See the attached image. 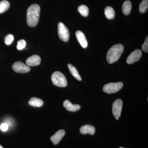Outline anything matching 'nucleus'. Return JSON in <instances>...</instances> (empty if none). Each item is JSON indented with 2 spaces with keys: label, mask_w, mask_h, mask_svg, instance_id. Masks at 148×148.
<instances>
[{
  "label": "nucleus",
  "mask_w": 148,
  "mask_h": 148,
  "mask_svg": "<svg viewBox=\"0 0 148 148\" xmlns=\"http://www.w3.org/2000/svg\"><path fill=\"white\" fill-rule=\"evenodd\" d=\"M14 40V37L13 35L9 34L5 38V43L6 45H10L13 41Z\"/></svg>",
  "instance_id": "412c9836"
},
{
  "label": "nucleus",
  "mask_w": 148,
  "mask_h": 148,
  "mask_svg": "<svg viewBox=\"0 0 148 148\" xmlns=\"http://www.w3.org/2000/svg\"><path fill=\"white\" fill-rule=\"evenodd\" d=\"M123 84L121 82L110 83L104 86L103 90L106 93H115L119 91L122 88Z\"/></svg>",
  "instance_id": "20e7f679"
},
{
  "label": "nucleus",
  "mask_w": 148,
  "mask_h": 148,
  "mask_svg": "<svg viewBox=\"0 0 148 148\" xmlns=\"http://www.w3.org/2000/svg\"><path fill=\"white\" fill-rule=\"evenodd\" d=\"M0 148H3V147L1 145H0Z\"/></svg>",
  "instance_id": "393cba45"
},
{
  "label": "nucleus",
  "mask_w": 148,
  "mask_h": 148,
  "mask_svg": "<svg viewBox=\"0 0 148 148\" xmlns=\"http://www.w3.org/2000/svg\"><path fill=\"white\" fill-rule=\"evenodd\" d=\"M30 106L35 107H40L43 106L44 104L43 101L40 98L33 97L31 98L29 102Z\"/></svg>",
  "instance_id": "4468645a"
},
{
  "label": "nucleus",
  "mask_w": 148,
  "mask_h": 148,
  "mask_svg": "<svg viewBox=\"0 0 148 148\" xmlns=\"http://www.w3.org/2000/svg\"><path fill=\"white\" fill-rule=\"evenodd\" d=\"M10 6V4L8 1L3 0L0 2V14L3 13L8 10Z\"/></svg>",
  "instance_id": "a211bd4d"
},
{
  "label": "nucleus",
  "mask_w": 148,
  "mask_h": 148,
  "mask_svg": "<svg viewBox=\"0 0 148 148\" xmlns=\"http://www.w3.org/2000/svg\"><path fill=\"white\" fill-rule=\"evenodd\" d=\"M119 148H123V147H120Z\"/></svg>",
  "instance_id": "a878e982"
},
{
  "label": "nucleus",
  "mask_w": 148,
  "mask_h": 148,
  "mask_svg": "<svg viewBox=\"0 0 148 148\" xmlns=\"http://www.w3.org/2000/svg\"><path fill=\"white\" fill-rule=\"evenodd\" d=\"M26 64L29 66H36L40 65L41 58L39 56L34 55L29 57L26 60Z\"/></svg>",
  "instance_id": "1a4fd4ad"
},
{
  "label": "nucleus",
  "mask_w": 148,
  "mask_h": 148,
  "mask_svg": "<svg viewBox=\"0 0 148 148\" xmlns=\"http://www.w3.org/2000/svg\"><path fill=\"white\" fill-rule=\"evenodd\" d=\"M63 105L66 110L70 112H76L81 108V107L79 105H74L72 104L70 101L68 100H66L64 101Z\"/></svg>",
  "instance_id": "f8f14e48"
},
{
  "label": "nucleus",
  "mask_w": 148,
  "mask_h": 148,
  "mask_svg": "<svg viewBox=\"0 0 148 148\" xmlns=\"http://www.w3.org/2000/svg\"><path fill=\"white\" fill-rule=\"evenodd\" d=\"M142 56V52L140 49H136L130 54L126 60L127 64H130L140 60Z\"/></svg>",
  "instance_id": "6e6552de"
},
{
  "label": "nucleus",
  "mask_w": 148,
  "mask_h": 148,
  "mask_svg": "<svg viewBox=\"0 0 148 148\" xmlns=\"http://www.w3.org/2000/svg\"><path fill=\"white\" fill-rule=\"evenodd\" d=\"M105 14L106 18L109 19H112L114 18L115 11L112 8L107 6L105 8Z\"/></svg>",
  "instance_id": "f3484780"
},
{
  "label": "nucleus",
  "mask_w": 148,
  "mask_h": 148,
  "mask_svg": "<svg viewBox=\"0 0 148 148\" xmlns=\"http://www.w3.org/2000/svg\"><path fill=\"white\" fill-rule=\"evenodd\" d=\"M132 8L131 2L126 1L123 3L122 5V12L125 15H127L130 13Z\"/></svg>",
  "instance_id": "2eb2a0df"
},
{
  "label": "nucleus",
  "mask_w": 148,
  "mask_h": 148,
  "mask_svg": "<svg viewBox=\"0 0 148 148\" xmlns=\"http://www.w3.org/2000/svg\"><path fill=\"white\" fill-rule=\"evenodd\" d=\"M142 49L145 52L148 53V37H146L145 42L142 46Z\"/></svg>",
  "instance_id": "5701e85b"
},
{
  "label": "nucleus",
  "mask_w": 148,
  "mask_h": 148,
  "mask_svg": "<svg viewBox=\"0 0 148 148\" xmlns=\"http://www.w3.org/2000/svg\"><path fill=\"white\" fill-rule=\"evenodd\" d=\"M40 8L39 5L34 4L29 7L27 11V23L29 27H35L38 23Z\"/></svg>",
  "instance_id": "f257e3e1"
},
{
  "label": "nucleus",
  "mask_w": 148,
  "mask_h": 148,
  "mask_svg": "<svg viewBox=\"0 0 148 148\" xmlns=\"http://www.w3.org/2000/svg\"><path fill=\"white\" fill-rule=\"evenodd\" d=\"M122 106L123 102L121 99H116L114 102L112 106V113L116 119L120 117Z\"/></svg>",
  "instance_id": "0eeeda50"
},
{
  "label": "nucleus",
  "mask_w": 148,
  "mask_h": 148,
  "mask_svg": "<svg viewBox=\"0 0 148 148\" xmlns=\"http://www.w3.org/2000/svg\"><path fill=\"white\" fill-rule=\"evenodd\" d=\"M78 11L84 16H87L89 13V9L85 5H81L78 8Z\"/></svg>",
  "instance_id": "6ab92c4d"
},
{
  "label": "nucleus",
  "mask_w": 148,
  "mask_h": 148,
  "mask_svg": "<svg viewBox=\"0 0 148 148\" xmlns=\"http://www.w3.org/2000/svg\"><path fill=\"white\" fill-rule=\"evenodd\" d=\"M52 83L54 85L60 87L67 86V81L66 77L61 72L56 71L53 73L51 77Z\"/></svg>",
  "instance_id": "7ed1b4c3"
},
{
  "label": "nucleus",
  "mask_w": 148,
  "mask_h": 148,
  "mask_svg": "<svg viewBox=\"0 0 148 148\" xmlns=\"http://www.w3.org/2000/svg\"><path fill=\"white\" fill-rule=\"evenodd\" d=\"M58 36L63 41L68 42L70 38V32L69 29L62 22L58 24Z\"/></svg>",
  "instance_id": "39448f33"
},
{
  "label": "nucleus",
  "mask_w": 148,
  "mask_h": 148,
  "mask_svg": "<svg viewBox=\"0 0 148 148\" xmlns=\"http://www.w3.org/2000/svg\"><path fill=\"white\" fill-rule=\"evenodd\" d=\"M26 44L27 43L25 40L23 39L19 40L17 42V47H16L17 49L21 50L24 49L26 47Z\"/></svg>",
  "instance_id": "4be33fe9"
},
{
  "label": "nucleus",
  "mask_w": 148,
  "mask_h": 148,
  "mask_svg": "<svg viewBox=\"0 0 148 148\" xmlns=\"http://www.w3.org/2000/svg\"><path fill=\"white\" fill-rule=\"evenodd\" d=\"M8 129V125L6 123H3L0 126V129L3 132H6Z\"/></svg>",
  "instance_id": "b1692460"
},
{
  "label": "nucleus",
  "mask_w": 148,
  "mask_h": 148,
  "mask_svg": "<svg viewBox=\"0 0 148 148\" xmlns=\"http://www.w3.org/2000/svg\"><path fill=\"white\" fill-rule=\"evenodd\" d=\"M124 50L123 46L121 44L115 45L112 47L108 51L107 60L109 64H113L119 59Z\"/></svg>",
  "instance_id": "f03ea898"
},
{
  "label": "nucleus",
  "mask_w": 148,
  "mask_h": 148,
  "mask_svg": "<svg viewBox=\"0 0 148 148\" xmlns=\"http://www.w3.org/2000/svg\"><path fill=\"white\" fill-rule=\"evenodd\" d=\"M148 8V0H143L140 3L139 11L140 13H144L147 12Z\"/></svg>",
  "instance_id": "aec40b11"
},
{
  "label": "nucleus",
  "mask_w": 148,
  "mask_h": 148,
  "mask_svg": "<svg viewBox=\"0 0 148 148\" xmlns=\"http://www.w3.org/2000/svg\"><path fill=\"white\" fill-rule=\"evenodd\" d=\"M12 68L14 72L21 73H28L31 71L29 66L25 65L21 61H17L14 63Z\"/></svg>",
  "instance_id": "423d86ee"
},
{
  "label": "nucleus",
  "mask_w": 148,
  "mask_h": 148,
  "mask_svg": "<svg viewBox=\"0 0 148 148\" xmlns=\"http://www.w3.org/2000/svg\"><path fill=\"white\" fill-rule=\"evenodd\" d=\"M65 130H60L56 132L55 134L51 138V140L54 145H56L62 140L65 135Z\"/></svg>",
  "instance_id": "9d476101"
},
{
  "label": "nucleus",
  "mask_w": 148,
  "mask_h": 148,
  "mask_svg": "<svg viewBox=\"0 0 148 148\" xmlns=\"http://www.w3.org/2000/svg\"><path fill=\"white\" fill-rule=\"evenodd\" d=\"M68 67L70 73L72 74L73 76L77 80L79 81L82 80V78L79 74L78 72L75 67H74L71 64H68Z\"/></svg>",
  "instance_id": "dca6fc26"
},
{
  "label": "nucleus",
  "mask_w": 148,
  "mask_h": 148,
  "mask_svg": "<svg viewBox=\"0 0 148 148\" xmlns=\"http://www.w3.org/2000/svg\"><path fill=\"white\" fill-rule=\"evenodd\" d=\"M76 36L80 45L84 48L87 47L88 42L85 36L82 32L77 31L76 32Z\"/></svg>",
  "instance_id": "9b49d317"
},
{
  "label": "nucleus",
  "mask_w": 148,
  "mask_h": 148,
  "mask_svg": "<svg viewBox=\"0 0 148 148\" xmlns=\"http://www.w3.org/2000/svg\"><path fill=\"white\" fill-rule=\"evenodd\" d=\"M80 132L84 135L89 134L93 135L95 134V127L90 125H86L81 127Z\"/></svg>",
  "instance_id": "ddd939ff"
}]
</instances>
